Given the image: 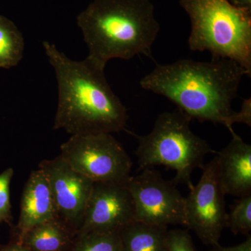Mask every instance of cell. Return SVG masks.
I'll return each mask as SVG.
<instances>
[{
	"mask_svg": "<svg viewBox=\"0 0 251 251\" xmlns=\"http://www.w3.org/2000/svg\"><path fill=\"white\" fill-rule=\"evenodd\" d=\"M43 46L58 86L53 129L72 135L125 130L126 108L109 85L105 67L87 57L73 60L48 41Z\"/></svg>",
	"mask_w": 251,
	"mask_h": 251,
	"instance_id": "2",
	"label": "cell"
},
{
	"mask_svg": "<svg viewBox=\"0 0 251 251\" xmlns=\"http://www.w3.org/2000/svg\"><path fill=\"white\" fill-rule=\"evenodd\" d=\"M135 221L127 183L94 182L78 236L91 232H120Z\"/></svg>",
	"mask_w": 251,
	"mask_h": 251,
	"instance_id": "10",
	"label": "cell"
},
{
	"mask_svg": "<svg viewBox=\"0 0 251 251\" xmlns=\"http://www.w3.org/2000/svg\"><path fill=\"white\" fill-rule=\"evenodd\" d=\"M0 251H33L29 248L26 247L22 243L18 242L17 244H12L9 247L4 248Z\"/></svg>",
	"mask_w": 251,
	"mask_h": 251,
	"instance_id": "22",
	"label": "cell"
},
{
	"mask_svg": "<svg viewBox=\"0 0 251 251\" xmlns=\"http://www.w3.org/2000/svg\"><path fill=\"white\" fill-rule=\"evenodd\" d=\"M247 72L228 59L209 62L179 59L168 64H156L144 76V90L166 97L191 119L224 125L229 131L234 113L232 104Z\"/></svg>",
	"mask_w": 251,
	"mask_h": 251,
	"instance_id": "1",
	"label": "cell"
},
{
	"mask_svg": "<svg viewBox=\"0 0 251 251\" xmlns=\"http://www.w3.org/2000/svg\"><path fill=\"white\" fill-rule=\"evenodd\" d=\"M70 227L56 217L28 231L20 243L33 251H63L70 244Z\"/></svg>",
	"mask_w": 251,
	"mask_h": 251,
	"instance_id": "14",
	"label": "cell"
},
{
	"mask_svg": "<svg viewBox=\"0 0 251 251\" xmlns=\"http://www.w3.org/2000/svg\"><path fill=\"white\" fill-rule=\"evenodd\" d=\"M166 247L167 251H196L191 236L184 229L168 230Z\"/></svg>",
	"mask_w": 251,
	"mask_h": 251,
	"instance_id": "19",
	"label": "cell"
},
{
	"mask_svg": "<svg viewBox=\"0 0 251 251\" xmlns=\"http://www.w3.org/2000/svg\"><path fill=\"white\" fill-rule=\"evenodd\" d=\"M234 6L251 9V0H229Z\"/></svg>",
	"mask_w": 251,
	"mask_h": 251,
	"instance_id": "23",
	"label": "cell"
},
{
	"mask_svg": "<svg viewBox=\"0 0 251 251\" xmlns=\"http://www.w3.org/2000/svg\"><path fill=\"white\" fill-rule=\"evenodd\" d=\"M59 155L93 182L127 183L131 176V159L111 133L72 135Z\"/></svg>",
	"mask_w": 251,
	"mask_h": 251,
	"instance_id": "6",
	"label": "cell"
},
{
	"mask_svg": "<svg viewBox=\"0 0 251 251\" xmlns=\"http://www.w3.org/2000/svg\"><path fill=\"white\" fill-rule=\"evenodd\" d=\"M244 124L251 126V99H247L243 101L242 107L239 112H234L230 118V126L234 124Z\"/></svg>",
	"mask_w": 251,
	"mask_h": 251,
	"instance_id": "20",
	"label": "cell"
},
{
	"mask_svg": "<svg viewBox=\"0 0 251 251\" xmlns=\"http://www.w3.org/2000/svg\"><path fill=\"white\" fill-rule=\"evenodd\" d=\"M58 217L49 181L40 169L31 172L23 188L17 226L19 242L36 226Z\"/></svg>",
	"mask_w": 251,
	"mask_h": 251,
	"instance_id": "12",
	"label": "cell"
},
{
	"mask_svg": "<svg viewBox=\"0 0 251 251\" xmlns=\"http://www.w3.org/2000/svg\"><path fill=\"white\" fill-rule=\"evenodd\" d=\"M24 38L14 23L0 16V68L15 67L21 62Z\"/></svg>",
	"mask_w": 251,
	"mask_h": 251,
	"instance_id": "15",
	"label": "cell"
},
{
	"mask_svg": "<svg viewBox=\"0 0 251 251\" xmlns=\"http://www.w3.org/2000/svg\"><path fill=\"white\" fill-rule=\"evenodd\" d=\"M168 226L133 221L119 232L123 251H167Z\"/></svg>",
	"mask_w": 251,
	"mask_h": 251,
	"instance_id": "13",
	"label": "cell"
},
{
	"mask_svg": "<svg viewBox=\"0 0 251 251\" xmlns=\"http://www.w3.org/2000/svg\"><path fill=\"white\" fill-rule=\"evenodd\" d=\"M232 140L217 153V174L226 195L244 197L251 194V145L234 130Z\"/></svg>",
	"mask_w": 251,
	"mask_h": 251,
	"instance_id": "11",
	"label": "cell"
},
{
	"mask_svg": "<svg viewBox=\"0 0 251 251\" xmlns=\"http://www.w3.org/2000/svg\"><path fill=\"white\" fill-rule=\"evenodd\" d=\"M188 15V39L192 51L210 52L212 59H228L251 75V9L229 0H179Z\"/></svg>",
	"mask_w": 251,
	"mask_h": 251,
	"instance_id": "4",
	"label": "cell"
},
{
	"mask_svg": "<svg viewBox=\"0 0 251 251\" xmlns=\"http://www.w3.org/2000/svg\"><path fill=\"white\" fill-rule=\"evenodd\" d=\"M210 251H251V237L249 236L245 242L234 247H224L219 244L213 247Z\"/></svg>",
	"mask_w": 251,
	"mask_h": 251,
	"instance_id": "21",
	"label": "cell"
},
{
	"mask_svg": "<svg viewBox=\"0 0 251 251\" xmlns=\"http://www.w3.org/2000/svg\"><path fill=\"white\" fill-rule=\"evenodd\" d=\"M39 169L49 181L58 217L78 230L94 182L75 171L60 155L52 159L43 160Z\"/></svg>",
	"mask_w": 251,
	"mask_h": 251,
	"instance_id": "9",
	"label": "cell"
},
{
	"mask_svg": "<svg viewBox=\"0 0 251 251\" xmlns=\"http://www.w3.org/2000/svg\"><path fill=\"white\" fill-rule=\"evenodd\" d=\"M71 251H123L117 232H91L78 236Z\"/></svg>",
	"mask_w": 251,
	"mask_h": 251,
	"instance_id": "16",
	"label": "cell"
},
{
	"mask_svg": "<svg viewBox=\"0 0 251 251\" xmlns=\"http://www.w3.org/2000/svg\"><path fill=\"white\" fill-rule=\"evenodd\" d=\"M135 209V221L156 226H186V198L173 180L152 168L130 176L127 182Z\"/></svg>",
	"mask_w": 251,
	"mask_h": 251,
	"instance_id": "7",
	"label": "cell"
},
{
	"mask_svg": "<svg viewBox=\"0 0 251 251\" xmlns=\"http://www.w3.org/2000/svg\"><path fill=\"white\" fill-rule=\"evenodd\" d=\"M201 179L186 198V226L206 245H219L226 228L225 196L217 174L214 157L203 166Z\"/></svg>",
	"mask_w": 251,
	"mask_h": 251,
	"instance_id": "8",
	"label": "cell"
},
{
	"mask_svg": "<svg viewBox=\"0 0 251 251\" xmlns=\"http://www.w3.org/2000/svg\"><path fill=\"white\" fill-rule=\"evenodd\" d=\"M14 170L9 168L0 174V224L9 223L12 219L10 202V184L14 176Z\"/></svg>",
	"mask_w": 251,
	"mask_h": 251,
	"instance_id": "18",
	"label": "cell"
},
{
	"mask_svg": "<svg viewBox=\"0 0 251 251\" xmlns=\"http://www.w3.org/2000/svg\"><path fill=\"white\" fill-rule=\"evenodd\" d=\"M77 23L88 47L87 58L104 67L112 59L152 57L160 31L150 0H94Z\"/></svg>",
	"mask_w": 251,
	"mask_h": 251,
	"instance_id": "3",
	"label": "cell"
},
{
	"mask_svg": "<svg viewBox=\"0 0 251 251\" xmlns=\"http://www.w3.org/2000/svg\"><path fill=\"white\" fill-rule=\"evenodd\" d=\"M192 119L176 108L157 117L153 129L148 135H136L140 171L156 166H164L176 172L173 181L194 186L191 175L196 168H202L206 155L216 153L209 144L191 130Z\"/></svg>",
	"mask_w": 251,
	"mask_h": 251,
	"instance_id": "5",
	"label": "cell"
},
{
	"mask_svg": "<svg viewBox=\"0 0 251 251\" xmlns=\"http://www.w3.org/2000/svg\"><path fill=\"white\" fill-rule=\"evenodd\" d=\"M226 227L235 235H249L251 231V194L239 198L226 215Z\"/></svg>",
	"mask_w": 251,
	"mask_h": 251,
	"instance_id": "17",
	"label": "cell"
}]
</instances>
